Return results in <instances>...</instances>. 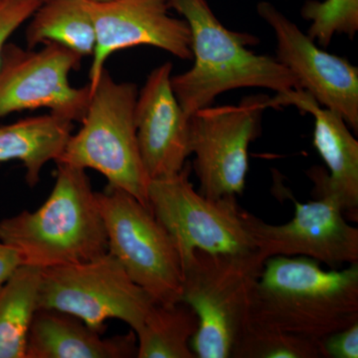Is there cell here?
I'll use <instances>...</instances> for the list:
<instances>
[{"label": "cell", "mask_w": 358, "mask_h": 358, "mask_svg": "<svg viewBox=\"0 0 358 358\" xmlns=\"http://www.w3.org/2000/svg\"><path fill=\"white\" fill-rule=\"evenodd\" d=\"M73 122L55 114L26 117L0 127V162L20 160L34 187L43 167L57 162L72 134Z\"/></svg>", "instance_id": "17"}, {"label": "cell", "mask_w": 358, "mask_h": 358, "mask_svg": "<svg viewBox=\"0 0 358 358\" xmlns=\"http://www.w3.org/2000/svg\"><path fill=\"white\" fill-rule=\"evenodd\" d=\"M155 303L109 252L87 262L42 268L38 308L70 313L101 334L110 319L122 320L136 334Z\"/></svg>", "instance_id": "7"}, {"label": "cell", "mask_w": 358, "mask_h": 358, "mask_svg": "<svg viewBox=\"0 0 358 358\" xmlns=\"http://www.w3.org/2000/svg\"><path fill=\"white\" fill-rule=\"evenodd\" d=\"M169 6L183 16L192 34L194 64L171 77L174 94L188 117L232 90L284 93L299 89L296 78L277 59L248 50L247 46L257 44V39L226 28L206 0H169Z\"/></svg>", "instance_id": "2"}, {"label": "cell", "mask_w": 358, "mask_h": 358, "mask_svg": "<svg viewBox=\"0 0 358 358\" xmlns=\"http://www.w3.org/2000/svg\"><path fill=\"white\" fill-rule=\"evenodd\" d=\"M301 13L310 22L308 36L324 48L331 43L334 35L353 39L357 34L358 0H308Z\"/></svg>", "instance_id": "22"}, {"label": "cell", "mask_w": 358, "mask_h": 358, "mask_svg": "<svg viewBox=\"0 0 358 358\" xmlns=\"http://www.w3.org/2000/svg\"><path fill=\"white\" fill-rule=\"evenodd\" d=\"M138 88L117 82L103 70L91 96L82 127L71 134L56 162L102 173L108 186L148 204V178L136 138L134 108Z\"/></svg>", "instance_id": "5"}, {"label": "cell", "mask_w": 358, "mask_h": 358, "mask_svg": "<svg viewBox=\"0 0 358 358\" xmlns=\"http://www.w3.org/2000/svg\"><path fill=\"white\" fill-rule=\"evenodd\" d=\"M294 218L272 225L247 212L254 246L266 259L303 256L334 270L358 264V229L345 220L338 200L315 195L313 201H294Z\"/></svg>", "instance_id": "11"}, {"label": "cell", "mask_w": 358, "mask_h": 358, "mask_svg": "<svg viewBox=\"0 0 358 358\" xmlns=\"http://www.w3.org/2000/svg\"><path fill=\"white\" fill-rule=\"evenodd\" d=\"M108 237V252L131 280L159 305L182 296V263L178 247L152 209L133 195L107 186L96 192Z\"/></svg>", "instance_id": "6"}, {"label": "cell", "mask_w": 358, "mask_h": 358, "mask_svg": "<svg viewBox=\"0 0 358 358\" xmlns=\"http://www.w3.org/2000/svg\"><path fill=\"white\" fill-rule=\"evenodd\" d=\"M257 13L274 31L275 59L294 75L299 89L322 107L338 113L357 133L358 68L348 59L320 48L270 2H259Z\"/></svg>", "instance_id": "12"}, {"label": "cell", "mask_w": 358, "mask_h": 358, "mask_svg": "<svg viewBox=\"0 0 358 358\" xmlns=\"http://www.w3.org/2000/svg\"><path fill=\"white\" fill-rule=\"evenodd\" d=\"M89 1L105 2V1H109V0H89Z\"/></svg>", "instance_id": "26"}, {"label": "cell", "mask_w": 358, "mask_h": 358, "mask_svg": "<svg viewBox=\"0 0 358 358\" xmlns=\"http://www.w3.org/2000/svg\"><path fill=\"white\" fill-rule=\"evenodd\" d=\"M138 357L134 331L103 338L70 313L38 308L33 317L25 358H133Z\"/></svg>", "instance_id": "16"}, {"label": "cell", "mask_w": 358, "mask_h": 358, "mask_svg": "<svg viewBox=\"0 0 358 358\" xmlns=\"http://www.w3.org/2000/svg\"><path fill=\"white\" fill-rule=\"evenodd\" d=\"M28 48L56 43L82 57L93 55L96 31L84 0H44L26 29Z\"/></svg>", "instance_id": "18"}, {"label": "cell", "mask_w": 358, "mask_h": 358, "mask_svg": "<svg viewBox=\"0 0 358 358\" xmlns=\"http://www.w3.org/2000/svg\"><path fill=\"white\" fill-rule=\"evenodd\" d=\"M93 20L96 46L89 72L90 90L95 88L113 53L148 45L181 60H192V34L185 20L169 14V0H84Z\"/></svg>", "instance_id": "13"}, {"label": "cell", "mask_w": 358, "mask_h": 358, "mask_svg": "<svg viewBox=\"0 0 358 358\" xmlns=\"http://www.w3.org/2000/svg\"><path fill=\"white\" fill-rule=\"evenodd\" d=\"M83 57L56 43L40 50L7 43L0 61V117L46 108L52 114L81 122L91 96L89 85L75 88L69 75Z\"/></svg>", "instance_id": "10"}, {"label": "cell", "mask_w": 358, "mask_h": 358, "mask_svg": "<svg viewBox=\"0 0 358 358\" xmlns=\"http://www.w3.org/2000/svg\"><path fill=\"white\" fill-rule=\"evenodd\" d=\"M192 164L179 173L150 179L148 204L173 238L185 263L194 250L208 253H237L256 250L246 222L247 211L236 196L211 199L195 192Z\"/></svg>", "instance_id": "8"}, {"label": "cell", "mask_w": 358, "mask_h": 358, "mask_svg": "<svg viewBox=\"0 0 358 358\" xmlns=\"http://www.w3.org/2000/svg\"><path fill=\"white\" fill-rule=\"evenodd\" d=\"M293 106L313 117V145L327 167H313L308 176L315 185V195H329L338 200L343 214L357 220L358 141L343 117L320 106L301 89L277 93L268 98V108Z\"/></svg>", "instance_id": "15"}, {"label": "cell", "mask_w": 358, "mask_h": 358, "mask_svg": "<svg viewBox=\"0 0 358 358\" xmlns=\"http://www.w3.org/2000/svg\"><path fill=\"white\" fill-rule=\"evenodd\" d=\"M266 260L257 250L219 254L194 250L182 264L181 301L199 319L190 343L196 358H230L248 324L254 289Z\"/></svg>", "instance_id": "4"}, {"label": "cell", "mask_w": 358, "mask_h": 358, "mask_svg": "<svg viewBox=\"0 0 358 358\" xmlns=\"http://www.w3.org/2000/svg\"><path fill=\"white\" fill-rule=\"evenodd\" d=\"M324 358L358 357V322L320 339Z\"/></svg>", "instance_id": "24"}, {"label": "cell", "mask_w": 358, "mask_h": 358, "mask_svg": "<svg viewBox=\"0 0 358 358\" xmlns=\"http://www.w3.org/2000/svg\"><path fill=\"white\" fill-rule=\"evenodd\" d=\"M268 96H250L238 105L202 108L190 117V150L200 194L211 199L241 196L248 150L258 138Z\"/></svg>", "instance_id": "9"}, {"label": "cell", "mask_w": 358, "mask_h": 358, "mask_svg": "<svg viewBox=\"0 0 358 358\" xmlns=\"http://www.w3.org/2000/svg\"><path fill=\"white\" fill-rule=\"evenodd\" d=\"M56 180L37 210L0 221V241L40 268L87 262L108 253V237L86 171L56 162Z\"/></svg>", "instance_id": "3"}, {"label": "cell", "mask_w": 358, "mask_h": 358, "mask_svg": "<svg viewBox=\"0 0 358 358\" xmlns=\"http://www.w3.org/2000/svg\"><path fill=\"white\" fill-rule=\"evenodd\" d=\"M230 358H324L320 339L307 338L249 322Z\"/></svg>", "instance_id": "21"}, {"label": "cell", "mask_w": 358, "mask_h": 358, "mask_svg": "<svg viewBox=\"0 0 358 358\" xmlns=\"http://www.w3.org/2000/svg\"><path fill=\"white\" fill-rule=\"evenodd\" d=\"M42 268L23 265L0 287V358H25L28 333L38 310Z\"/></svg>", "instance_id": "19"}, {"label": "cell", "mask_w": 358, "mask_h": 358, "mask_svg": "<svg viewBox=\"0 0 358 358\" xmlns=\"http://www.w3.org/2000/svg\"><path fill=\"white\" fill-rule=\"evenodd\" d=\"M249 322L320 339L358 322V264L326 271L303 256L264 263Z\"/></svg>", "instance_id": "1"}, {"label": "cell", "mask_w": 358, "mask_h": 358, "mask_svg": "<svg viewBox=\"0 0 358 358\" xmlns=\"http://www.w3.org/2000/svg\"><path fill=\"white\" fill-rule=\"evenodd\" d=\"M24 265V260L17 249L0 241V287Z\"/></svg>", "instance_id": "25"}, {"label": "cell", "mask_w": 358, "mask_h": 358, "mask_svg": "<svg viewBox=\"0 0 358 358\" xmlns=\"http://www.w3.org/2000/svg\"><path fill=\"white\" fill-rule=\"evenodd\" d=\"M199 319L189 305L180 301L155 303L143 327L136 333L138 358H196L192 339Z\"/></svg>", "instance_id": "20"}, {"label": "cell", "mask_w": 358, "mask_h": 358, "mask_svg": "<svg viewBox=\"0 0 358 358\" xmlns=\"http://www.w3.org/2000/svg\"><path fill=\"white\" fill-rule=\"evenodd\" d=\"M173 66L155 68L136 98V138L150 179L166 178L185 167L190 150L189 119L174 94Z\"/></svg>", "instance_id": "14"}, {"label": "cell", "mask_w": 358, "mask_h": 358, "mask_svg": "<svg viewBox=\"0 0 358 358\" xmlns=\"http://www.w3.org/2000/svg\"><path fill=\"white\" fill-rule=\"evenodd\" d=\"M44 0H0V61L14 32L29 20Z\"/></svg>", "instance_id": "23"}]
</instances>
